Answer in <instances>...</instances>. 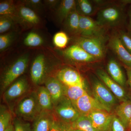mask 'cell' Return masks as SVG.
I'll return each instance as SVG.
<instances>
[{"label":"cell","mask_w":131,"mask_h":131,"mask_svg":"<svg viewBox=\"0 0 131 131\" xmlns=\"http://www.w3.org/2000/svg\"><path fill=\"white\" fill-rule=\"evenodd\" d=\"M80 15L76 8L63 22L66 30L72 35H80Z\"/></svg>","instance_id":"obj_21"},{"label":"cell","mask_w":131,"mask_h":131,"mask_svg":"<svg viewBox=\"0 0 131 131\" xmlns=\"http://www.w3.org/2000/svg\"><path fill=\"white\" fill-rule=\"evenodd\" d=\"M43 40L41 36L35 32L28 33L24 39V43L26 46L36 47L42 45Z\"/></svg>","instance_id":"obj_28"},{"label":"cell","mask_w":131,"mask_h":131,"mask_svg":"<svg viewBox=\"0 0 131 131\" xmlns=\"http://www.w3.org/2000/svg\"><path fill=\"white\" fill-rule=\"evenodd\" d=\"M98 131H108L113 115L105 110H96L87 115Z\"/></svg>","instance_id":"obj_13"},{"label":"cell","mask_w":131,"mask_h":131,"mask_svg":"<svg viewBox=\"0 0 131 131\" xmlns=\"http://www.w3.org/2000/svg\"><path fill=\"white\" fill-rule=\"evenodd\" d=\"M127 131H131V118L129 121V123L126 127Z\"/></svg>","instance_id":"obj_41"},{"label":"cell","mask_w":131,"mask_h":131,"mask_svg":"<svg viewBox=\"0 0 131 131\" xmlns=\"http://www.w3.org/2000/svg\"><path fill=\"white\" fill-rule=\"evenodd\" d=\"M42 111L36 95L34 92L20 101L15 110L17 116L25 120H35Z\"/></svg>","instance_id":"obj_2"},{"label":"cell","mask_w":131,"mask_h":131,"mask_svg":"<svg viewBox=\"0 0 131 131\" xmlns=\"http://www.w3.org/2000/svg\"><path fill=\"white\" fill-rule=\"evenodd\" d=\"M46 58L44 54H38L32 63L30 76L32 81L36 85L41 84L44 81L46 73Z\"/></svg>","instance_id":"obj_11"},{"label":"cell","mask_w":131,"mask_h":131,"mask_svg":"<svg viewBox=\"0 0 131 131\" xmlns=\"http://www.w3.org/2000/svg\"><path fill=\"white\" fill-rule=\"evenodd\" d=\"M72 128L71 124L54 117L50 131H71Z\"/></svg>","instance_id":"obj_32"},{"label":"cell","mask_w":131,"mask_h":131,"mask_svg":"<svg viewBox=\"0 0 131 131\" xmlns=\"http://www.w3.org/2000/svg\"><path fill=\"white\" fill-rule=\"evenodd\" d=\"M71 125L73 129L82 131H98L94 127L91 120L88 116L80 115Z\"/></svg>","instance_id":"obj_26"},{"label":"cell","mask_w":131,"mask_h":131,"mask_svg":"<svg viewBox=\"0 0 131 131\" xmlns=\"http://www.w3.org/2000/svg\"><path fill=\"white\" fill-rule=\"evenodd\" d=\"M107 39L105 35L90 37L79 36L75 39V44L81 47L96 60H100L105 56Z\"/></svg>","instance_id":"obj_1"},{"label":"cell","mask_w":131,"mask_h":131,"mask_svg":"<svg viewBox=\"0 0 131 131\" xmlns=\"http://www.w3.org/2000/svg\"><path fill=\"white\" fill-rule=\"evenodd\" d=\"M107 69L111 78L123 87L126 84V78L119 64L116 60L112 59L108 62Z\"/></svg>","instance_id":"obj_19"},{"label":"cell","mask_w":131,"mask_h":131,"mask_svg":"<svg viewBox=\"0 0 131 131\" xmlns=\"http://www.w3.org/2000/svg\"><path fill=\"white\" fill-rule=\"evenodd\" d=\"M130 26L131 30V12L130 14Z\"/></svg>","instance_id":"obj_42"},{"label":"cell","mask_w":131,"mask_h":131,"mask_svg":"<svg viewBox=\"0 0 131 131\" xmlns=\"http://www.w3.org/2000/svg\"><path fill=\"white\" fill-rule=\"evenodd\" d=\"M12 115L5 106H1L0 112V131H5L10 125Z\"/></svg>","instance_id":"obj_29"},{"label":"cell","mask_w":131,"mask_h":131,"mask_svg":"<svg viewBox=\"0 0 131 131\" xmlns=\"http://www.w3.org/2000/svg\"><path fill=\"white\" fill-rule=\"evenodd\" d=\"M69 37L67 34L63 31L57 32L54 35L53 38V43L57 48L64 49L69 42Z\"/></svg>","instance_id":"obj_30"},{"label":"cell","mask_w":131,"mask_h":131,"mask_svg":"<svg viewBox=\"0 0 131 131\" xmlns=\"http://www.w3.org/2000/svg\"><path fill=\"white\" fill-rule=\"evenodd\" d=\"M29 85L25 77H20L12 83L4 94V99L7 102H10L21 97L28 91Z\"/></svg>","instance_id":"obj_9"},{"label":"cell","mask_w":131,"mask_h":131,"mask_svg":"<svg viewBox=\"0 0 131 131\" xmlns=\"http://www.w3.org/2000/svg\"><path fill=\"white\" fill-rule=\"evenodd\" d=\"M29 61L28 54H24L17 59L8 67L3 74L1 80V87L4 91L13 82L23 74L26 69Z\"/></svg>","instance_id":"obj_3"},{"label":"cell","mask_w":131,"mask_h":131,"mask_svg":"<svg viewBox=\"0 0 131 131\" xmlns=\"http://www.w3.org/2000/svg\"><path fill=\"white\" fill-rule=\"evenodd\" d=\"M45 87L51 96L54 106L61 100L64 95L65 86L56 78L50 77L45 81Z\"/></svg>","instance_id":"obj_17"},{"label":"cell","mask_w":131,"mask_h":131,"mask_svg":"<svg viewBox=\"0 0 131 131\" xmlns=\"http://www.w3.org/2000/svg\"><path fill=\"white\" fill-rule=\"evenodd\" d=\"M76 8V1L74 0L61 1L56 11V16L59 22L63 23L68 15Z\"/></svg>","instance_id":"obj_20"},{"label":"cell","mask_w":131,"mask_h":131,"mask_svg":"<svg viewBox=\"0 0 131 131\" xmlns=\"http://www.w3.org/2000/svg\"><path fill=\"white\" fill-rule=\"evenodd\" d=\"M60 1L57 0H46L45 1V5L50 9H53L58 6Z\"/></svg>","instance_id":"obj_38"},{"label":"cell","mask_w":131,"mask_h":131,"mask_svg":"<svg viewBox=\"0 0 131 131\" xmlns=\"http://www.w3.org/2000/svg\"><path fill=\"white\" fill-rule=\"evenodd\" d=\"M105 28L90 17L80 15L79 36L90 37L104 35Z\"/></svg>","instance_id":"obj_7"},{"label":"cell","mask_w":131,"mask_h":131,"mask_svg":"<svg viewBox=\"0 0 131 131\" xmlns=\"http://www.w3.org/2000/svg\"><path fill=\"white\" fill-rule=\"evenodd\" d=\"M54 118L51 111L42 110L34 120L33 131H50Z\"/></svg>","instance_id":"obj_18"},{"label":"cell","mask_w":131,"mask_h":131,"mask_svg":"<svg viewBox=\"0 0 131 131\" xmlns=\"http://www.w3.org/2000/svg\"><path fill=\"white\" fill-rule=\"evenodd\" d=\"M63 53L66 58L75 62L90 63L97 60L81 47L75 44L65 49Z\"/></svg>","instance_id":"obj_12"},{"label":"cell","mask_w":131,"mask_h":131,"mask_svg":"<svg viewBox=\"0 0 131 131\" xmlns=\"http://www.w3.org/2000/svg\"><path fill=\"white\" fill-rule=\"evenodd\" d=\"M22 2L26 6L35 12H39L43 7L42 1L40 0H25L23 1Z\"/></svg>","instance_id":"obj_36"},{"label":"cell","mask_w":131,"mask_h":131,"mask_svg":"<svg viewBox=\"0 0 131 131\" xmlns=\"http://www.w3.org/2000/svg\"><path fill=\"white\" fill-rule=\"evenodd\" d=\"M17 21L31 27L39 26L40 19L36 12L22 4L17 5Z\"/></svg>","instance_id":"obj_15"},{"label":"cell","mask_w":131,"mask_h":131,"mask_svg":"<svg viewBox=\"0 0 131 131\" xmlns=\"http://www.w3.org/2000/svg\"><path fill=\"white\" fill-rule=\"evenodd\" d=\"M127 77H128L127 83L131 89V68L127 67Z\"/></svg>","instance_id":"obj_39"},{"label":"cell","mask_w":131,"mask_h":131,"mask_svg":"<svg viewBox=\"0 0 131 131\" xmlns=\"http://www.w3.org/2000/svg\"><path fill=\"white\" fill-rule=\"evenodd\" d=\"M118 58L128 68H131V53L124 46L118 35L110 38L108 44Z\"/></svg>","instance_id":"obj_14"},{"label":"cell","mask_w":131,"mask_h":131,"mask_svg":"<svg viewBox=\"0 0 131 131\" xmlns=\"http://www.w3.org/2000/svg\"><path fill=\"white\" fill-rule=\"evenodd\" d=\"M94 96L110 113L117 102L116 97L102 82L95 80L93 83Z\"/></svg>","instance_id":"obj_6"},{"label":"cell","mask_w":131,"mask_h":131,"mask_svg":"<svg viewBox=\"0 0 131 131\" xmlns=\"http://www.w3.org/2000/svg\"><path fill=\"white\" fill-rule=\"evenodd\" d=\"M71 131H82L81 130H78V129H73V128H72V130H71Z\"/></svg>","instance_id":"obj_43"},{"label":"cell","mask_w":131,"mask_h":131,"mask_svg":"<svg viewBox=\"0 0 131 131\" xmlns=\"http://www.w3.org/2000/svg\"><path fill=\"white\" fill-rule=\"evenodd\" d=\"M17 21L16 19L11 16H0V33L3 34L9 30Z\"/></svg>","instance_id":"obj_31"},{"label":"cell","mask_w":131,"mask_h":131,"mask_svg":"<svg viewBox=\"0 0 131 131\" xmlns=\"http://www.w3.org/2000/svg\"><path fill=\"white\" fill-rule=\"evenodd\" d=\"M54 108L60 119L69 124L75 122L80 116L71 101L66 96L54 106Z\"/></svg>","instance_id":"obj_5"},{"label":"cell","mask_w":131,"mask_h":131,"mask_svg":"<svg viewBox=\"0 0 131 131\" xmlns=\"http://www.w3.org/2000/svg\"><path fill=\"white\" fill-rule=\"evenodd\" d=\"M56 78L66 86L85 87L83 78L77 71L71 68L61 69L57 73Z\"/></svg>","instance_id":"obj_10"},{"label":"cell","mask_w":131,"mask_h":131,"mask_svg":"<svg viewBox=\"0 0 131 131\" xmlns=\"http://www.w3.org/2000/svg\"><path fill=\"white\" fill-rule=\"evenodd\" d=\"M115 115L119 118L126 128L131 118V101L127 100L122 102L116 107Z\"/></svg>","instance_id":"obj_23"},{"label":"cell","mask_w":131,"mask_h":131,"mask_svg":"<svg viewBox=\"0 0 131 131\" xmlns=\"http://www.w3.org/2000/svg\"><path fill=\"white\" fill-rule=\"evenodd\" d=\"M5 131H14V127L13 125L12 124H10V125L5 130Z\"/></svg>","instance_id":"obj_40"},{"label":"cell","mask_w":131,"mask_h":131,"mask_svg":"<svg viewBox=\"0 0 131 131\" xmlns=\"http://www.w3.org/2000/svg\"><path fill=\"white\" fill-rule=\"evenodd\" d=\"M36 94L39 104L42 110L51 111L54 108L51 96L45 87L38 88Z\"/></svg>","instance_id":"obj_22"},{"label":"cell","mask_w":131,"mask_h":131,"mask_svg":"<svg viewBox=\"0 0 131 131\" xmlns=\"http://www.w3.org/2000/svg\"><path fill=\"white\" fill-rule=\"evenodd\" d=\"M86 93L87 92L85 90L84 86L67 87L65 86L64 88V95L71 101L74 106L77 101Z\"/></svg>","instance_id":"obj_24"},{"label":"cell","mask_w":131,"mask_h":131,"mask_svg":"<svg viewBox=\"0 0 131 131\" xmlns=\"http://www.w3.org/2000/svg\"><path fill=\"white\" fill-rule=\"evenodd\" d=\"M108 131H127L126 128L122 121L115 115L112 120Z\"/></svg>","instance_id":"obj_34"},{"label":"cell","mask_w":131,"mask_h":131,"mask_svg":"<svg viewBox=\"0 0 131 131\" xmlns=\"http://www.w3.org/2000/svg\"><path fill=\"white\" fill-rule=\"evenodd\" d=\"M96 73L102 82L116 98L122 102L128 100L126 93L123 87L113 80L105 71L102 70H98Z\"/></svg>","instance_id":"obj_16"},{"label":"cell","mask_w":131,"mask_h":131,"mask_svg":"<svg viewBox=\"0 0 131 131\" xmlns=\"http://www.w3.org/2000/svg\"><path fill=\"white\" fill-rule=\"evenodd\" d=\"M76 9L80 15L89 17L94 14L96 10L91 2L88 0L77 1Z\"/></svg>","instance_id":"obj_27"},{"label":"cell","mask_w":131,"mask_h":131,"mask_svg":"<svg viewBox=\"0 0 131 131\" xmlns=\"http://www.w3.org/2000/svg\"><path fill=\"white\" fill-rule=\"evenodd\" d=\"M122 44L127 50L131 53V37L126 33L121 31L118 35Z\"/></svg>","instance_id":"obj_37"},{"label":"cell","mask_w":131,"mask_h":131,"mask_svg":"<svg viewBox=\"0 0 131 131\" xmlns=\"http://www.w3.org/2000/svg\"><path fill=\"white\" fill-rule=\"evenodd\" d=\"M14 131H33L29 123L15 118L13 122Z\"/></svg>","instance_id":"obj_35"},{"label":"cell","mask_w":131,"mask_h":131,"mask_svg":"<svg viewBox=\"0 0 131 131\" xmlns=\"http://www.w3.org/2000/svg\"><path fill=\"white\" fill-rule=\"evenodd\" d=\"M14 34L13 32L1 34L0 36V51H3L7 49L11 44L14 37Z\"/></svg>","instance_id":"obj_33"},{"label":"cell","mask_w":131,"mask_h":131,"mask_svg":"<svg viewBox=\"0 0 131 131\" xmlns=\"http://www.w3.org/2000/svg\"><path fill=\"white\" fill-rule=\"evenodd\" d=\"M123 18V12L119 7L115 5L107 6L98 12V21L104 27H113L119 25Z\"/></svg>","instance_id":"obj_4"},{"label":"cell","mask_w":131,"mask_h":131,"mask_svg":"<svg viewBox=\"0 0 131 131\" xmlns=\"http://www.w3.org/2000/svg\"><path fill=\"white\" fill-rule=\"evenodd\" d=\"M75 107L80 115L87 116L96 110H105L108 112L107 109L96 99L89 95L88 93L77 101Z\"/></svg>","instance_id":"obj_8"},{"label":"cell","mask_w":131,"mask_h":131,"mask_svg":"<svg viewBox=\"0 0 131 131\" xmlns=\"http://www.w3.org/2000/svg\"><path fill=\"white\" fill-rule=\"evenodd\" d=\"M1 16H11L17 20V7L13 1H2L0 2Z\"/></svg>","instance_id":"obj_25"}]
</instances>
